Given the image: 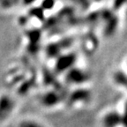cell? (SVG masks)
<instances>
[{"label": "cell", "mask_w": 127, "mask_h": 127, "mask_svg": "<svg viewBox=\"0 0 127 127\" xmlns=\"http://www.w3.org/2000/svg\"><path fill=\"white\" fill-rule=\"evenodd\" d=\"M53 5H54L53 0H44L42 4V8H43V9H47V10L51 9V8L53 7Z\"/></svg>", "instance_id": "obj_1"}, {"label": "cell", "mask_w": 127, "mask_h": 127, "mask_svg": "<svg viewBox=\"0 0 127 127\" xmlns=\"http://www.w3.org/2000/svg\"><path fill=\"white\" fill-rule=\"evenodd\" d=\"M34 0H24V3L27 4H31V3L34 2Z\"/></svg>", "instance_id": "obj_2"}]
</instances>
